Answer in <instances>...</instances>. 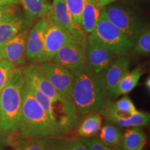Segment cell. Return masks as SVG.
Listing matches in <instances>:
<instances>
[{"instance_id": "6da1fadb", "label": "cell", "mask_w": 150, "mask_h": 150, "mask_svg": "<svg viewBox=\"0 0 150 150\" xmlns=\"http://www.w3.org/2000/svg\"><path fill=\"white\" fill-rule=\"evenodd\" d=\"M65 133L61 125L52 120L35 100L25 80L21 112L14 134L24 138H40L62 136Z\"/></svg>"}, {"instance_id": "7a4b0ae2", "label": "cell", "mask_w": 150, "mask_h": 150, "mask_svg": "<svg viewBox=\"0 0 150 150\" xmlns=\"http://www.w3.org/2000/svg\"><path fill=\"white\" fill-rule=\"evenodd\" d=\"M73 74L71 100L81 116L100 111L108 101L104 75L92 72L86 66Z\"/></svg>"}, {"instance_id": "3957f363", "label": "cell", "mask_w": 150, "mask_h": 150, "mask_svg": "<svg viewBox=\"0 0 150 150\" xmlns=\"http://www.w3.org/2000/svg\"><path fill=\"white\" fill-rule=\"evenodd\" d=\"M24 82L22 67H17L0 93V133L4 136H12L16 129L21 112Z\"/></svg>"}, {"instance_id": "277c9868", "label": "cell", "mask_w": 150, "mask_h": 150, "mask_svg": "<svg viewBox=\"0 0 150 150\" xmlns=\"http://www.w3.org/2000/svg\"><path fill=\"white\" fill-rule=\"evenodd\" d=\"M91 35L116 56H127L134 46V42L108 20L104 9L100 12L96 27Z\"/></svg>"}, {"instance_id": "5b68a950", "label": "cell", "mask_w": 150, "mask_h": 150, "mask_svg": "<svg viewBox=\"0 0 150 150\" xmlns=\"http://www.w3.org/2000/svg\"><path fill=\"white\" fill-rule=\"evenodd\" d=\"M35 65L61 97L65 107L75 110L71 100L74 79L72 73L65 67L52 61L42 62Z\"/></svg>"}, {"instance_id": "8992f818", "label": "cell", "mask_w": 150, "mask_h": 150, "mask_svg": "<svg viewBox=\"0 0 150 150\" xmlns=\"http://www.w3.org/2000/svg\"><path fill=\"white\" fill-rule=\"evenodd\" d=\"M87 35L69 38L66 42L55 54L52 62L65 67L74 73L85 66Z\"/></svg>"}, {"instance_id": "52a82bcc", "label": "cell", "mask_w": 150, "mask_h": 150, "mask_svg": "<svg viewBox=\"0 0 150 150\" xmlns=\"http://www.w3.org/2000/svg\"><path fill=\"white\" fill-rule=\"evenodd\" d=\"M104 10L108 20L134 43L145 29L144 22L132 11L117 6Z\"/></svg>"}, {"instance_id": "ba28073f", "label": "cell", "mask_w": 150, "mask_h": 150, "mask_svg": "<svg viewBox=\"0 0 150 150\" xmlns=\"http://www.w3.org/2000/svg\"><path fill=\"white\" fill-rule=\"evenodd\" d=\"M117 57L99 44L91 34L87 35L85 66L90 71L96 74L104 75Z\"/></svg>"}, {"instance_id": "9c48e42d", "label": "cell", "mask_w": 150, "mask_h": 150, "mask_svg": "<svg viewBox=\"0 0 150 150\" xmlns=\"http://www.w3.org/2000/svg\"><path fill=\"white\" fill-rule=\"evenodd\" d=\"M47 28V19L45 15L29 29L26 46V58L33 64L42 61Z\"/></svg>"}, {"instance_id": "30bf717a", "label": "cell", "mask_w": 150, "mask_h": 150, "mask_svg": "<svg viewBox=\"0 0 150 150\" xmlns=\"http://www.w3.org/2000/svg\"><path fill=\"white\" fill-rule=\"evenodd\" d=\"M46 16L47 19V28L45 38L44 50L41 63L51 61L57 52L72 35L54 23L47 13Z\"/></svg>"}, {"instance_id": "8fae6325", "label": "cell", "mask_w": 150, "mask_h": 150, "mask_svg": "<svg viewBox=\"0 0 150 150\" xmlns=\"http://www.w3.org/2000/svg\"><path fill=\"white\" fill-rule=\"evenodd\" d=\"M99 112L108 121L121 127H140L147 126L149 124V112L137 110L136 112L129 116L120 115L114 109L112 101L108 99Z\"/></svg>"}, {"instance_id": "7c38bea8", "label": "cell", "mask_w": 150, "mask_h": 150, "mask_svg": "<svg viewBox=\"0 0 150 150\" xmlns=\"http://www.w3.org/2000/svg\"><path fill=\"white\" fill-rule=\"evenodd\" d=\"M29 28L22 31L0 49V60H7L16 65L25 63L26 46Z\"/></svg>"}, {"instance_id": "4fadbf2b", "label": "cell", "mask_w": 150, "mask_h": 150, "mask_svg": "<svg viewBox=\"0 0 150 150\" xmlns=\"http://www.w3.org/2000/svg\"><path fill=\"white\" fill-rule=\"evenodd\" d=\"M47 13L54 23L73 36L84 37L87 35L81 28L73 23L65 0H54Z\"/></svg>"}, {"instance_id": "5bb4252c", "label": "cell", "mask_w": 150, "mask_h": 150, "mask_svg": "<svg viewBox=\"0 0 150 150\" xmlns=\"http://www.w3.org/2000/svg\"><path fill=\"white\" fill-rule=\"evenodd\" d=\"M11 136L15 150H58L67 139L62 136L40 138H24L17 135Z\"/></svg>"}, {"instance_id": "9a60e30c", "label": "cell", "mask_w": 150, "mask_h": 150, "mask_svg": "<svg viewBox=\"0 0 150 150\" xmlns=\"http://www.w3.org/2000/svg\"><path fill=\"white\" fill-rule=\"evenodd\" d=\"M130 59L127 56H118L112 63L104 74L108 99L113 101V93L117 83L129 72Z\"/></svg>"}, {"instance_id": "2e32d148", "label": "cell", "mask_w": 150, "mask_h": 150, "mask_svg": "<svg viewBox=\"0 0 150 150\" xmlns=\"http://www.w3.org/2000/svg\"><path fill=\"white\" fill-rule=\"evenodd\" d=\"M22 70H23L24 77L28 83L32 84L41 92H42L46 96L50 99L52 104H54L57 102H61L63 104L61 97L59 96V94L45 78V76L38 69L35 64L22 67Z\"/></svg>"}, {"instance_id": "e0dca14e", "label": "cell", "mask_w": 150, "mask_h": 150, "mask_svg": "<svg viewBox=\"0 0 150 150\" xmlns=\"http://www.w3.org/2000/svg\"><path fill=\"white\" fill-rule=\"evenodd\" d=\"M31 25L25 16L16 13L0 24V49Z\"/></svg>"}, {"instance_id": "ac0fdd59", "label": "cell", "mask_w": 150, "mask_h": 150, "mask_svg": "<svg viewBox=\"0 0 150 150\" xmlns=\"http://www.w3.org/2000/svg\"><path fill=\"white\" fill-rule=\"evenodd\" d=\"M100 12L97 0H86L82 11L80 27L86 35L91 34L95 30Z\"/></svg>"}, {"instance_id": "d6986e66", "label": "cell", "mask_w": 150, "mask_h": 150, "mask_svg": "<svg viewBox=\"0 0 150 150\" xmlns=\"http://www.w3.org/2000/svg\"><path fill=\"white\" fill-rule=\"evenodd\" d=\"M19 1L23 6L25 18L30 24L43 18L51 8L50 0H19Z\"/></svg>"}, {"instance_id": "ffe728a7", "label": "cell", "mask_w": 150, "mask_h": 150, "mask_svg": "<svg viewBox=\"0 0 150 150\" xmlns=\"http://www.w3.org/2000/svg\"><path fill=\"white\" fill-rule=\"evenodd\" d=\"M145 73V70L142 65H140L131 72L127 73L121 79L116 86L113 93V99L122 95L130 93L138 85L140 79Z\"/></svg>"}, {"instance_id": "44dd1931", "label": "cell", "mask_w": 150, "mask_h": 150, "mask_svg": "<svg viewBox=\"0 0 150 150\" xmlns=\"http://www.w3.org/2000/svg\"><path fill=\"white\" fill-rule=\"evenodd\" d=\"M124 150H142L146 143V136L140 127H131L124 133L121 138Z\"/></svg>"}, {"instance_id": "7402d4cb", "label": "cell", "mask_w": 150, "mask_h": 150, "mask_svg": "<svg viewBox=\"0 0 150 150\" xmlns=\"http://www.w3.org/2000/svg\"><path fill=\"white\" fill-rule=\"evenodd\" d=\"M102 125L101 115L97 112L88 113L77 129V134L82 138H91L98 134Z\"/></svg>"}, {"instance_id": "603a6c76", "label": "cell", "mask_w": 150, "mask_h": 150, "mask_svg": "<svg viewBox=\"0 0 150 150\" xmlns=\"http://www.w3.org/2000/svg\"><path fill=\"white\" fill-rule=\"evenodd\" d=\"M98 139L109 147H115L121 143L122 132L117 126L112 124H106L99 130Z\"/></svg>"}, {"instance_id": "cb8c5ba5", "label": "cell", "mask_w": 150, "mask_h": 150, "mask_svg": "<svg viewBox=\"0 0 150 150\" xmlns=\"http://www.w3.org/2000/svg\"><path fill=\"white\" fill-rule=\"evenodd\" d=\"M27 83L28 86H29V90L30 91H31V94H32L33 96L34 97L35 100H36L37 102H38V104L40 105L41 107L44 109L45 111L47 112V114L52 120L58 122L57 119H56V117L55 111H54L53 108L54 104H52L50 99L47 96H46L42 92H41L40 90L38 89L35 86L32 85V84H30L29 83H28V82Z\"/></svg>"}, {"instance_id": "d4e9b609", "label": "cell", "mask_w": 150, "mask_h": 150, "mask_svg": "<svg viewBox=\"0 0 150 150\" xmlns=\"http://www.w3.org/2000/svg\"><path fill=\"white\" fill-rule=\"evenodd\" d=\"M65 1L73 23L81 28V19L86 0H65Z\"/></svg>"}, {"instance_id": "484cf974", "label": "cell", "mask_w": 150, "mask_h": 150, "mask_svg": "<svg viewBox=\"0 0 150 150\" xmlns=\"http://www.w3.org/2000/svg\"><path fill=\"white\" fill-rule=\"evenodd\" d=\"M132 50L136 53L142 55L149 56L150 54V30L149 27L140 33L136 40Z\"/></svg>"}, {"instance_id": "4316f807", "label": "cell", "mask_w": 150, "mask_h": 150, "mask_svg": "<svg viewBox=\"0 0 150 150\" xmlns=\"http://www.w3.org/2000/svg\"><path fill=\"white\" fill-rule=\"evenodd\" d=\"M112 106L115 111L120 115L129 116L137 112L134 104L127 96H124L115 102H112Z\"/></svg>"}, {"instance_id": "83f0119b", "label": "cell", "mask_w": 150, "mask_h": 150, "mask_svg": "<svg viewBox=\"0 0 150 150\" xmlns=\"http://www.w3.org/2000/svg\"><path fill=\"white\" fill-rule=\"evenodd\" d=\"M17 67L15 63L7 60H0V93L8 82L13 72Z\"/></svg>"}, {"instance_id": "f1b7e54d", "label": "cell", "mask_w": 150, "mask_h": 150, "mask_svg": "<svg viewBox=\"0 0 150 150\" xmlns=\"http://www.w3.org/2000/svg\"><path fill=\"white\" fill-rule=\"evenodd\" d=\"M80 140L83 142L88 150H124L121 145L115 147L105 145L97 137L82 138H80Z\"/></svg>"}, {"instance_id": "f546056e", "label": "cell", "mask_w": 150, "mask_h": 150, "mask_svg": "<svg viewBox=\"0 0 150 150\" xmlns=\"http://www.w3.org/2000/svg\"><path fill=\"white\" fill-rule=\"evenodd\" d=\"M58 150H88L79 139H66Z\"/></svg>"}, {"instance_id": "4dcf8cb0", "label": "cell", "mask_w": 150, "mask_h": 150, "mask_svg": "<svg viewBox=\"0 0 150 150\" xmlns=\"http://www.w3.org/2000/svg\"><path fill=\"white\" fill-rule=\"evenodd\" d=\"M16 13L18 9L15 6H0V24Z\"/></svg>"}, {"instance_id": "1f68e13d", "label": "cell", "mask_w": 150, "mask_h": 150, "mask_svg": "<svg viewBox=\"0 0 150 150\" xmlns=\"http://www.w3.org/2000/svg\"><path fill=\"white\" fill-rule=\"evenodd\" d=\"M18 4L19 0H0V6H14Z\"/></svg>"}, {"instance_id": "d6a6232c", "label": "cell", "mask_w": 150, "mask_h": 150, "mask_svg": "<svg viewBox=\"0 0 150 150\" xmlns=\"http://www.w3.org/2000/svg\"><path fill=\"white\" fill-rule=\"evenodd\" d=\"M116 0H97V3H98L99 8H103L110 4L114 2Z\"/></svg>"}, {"instance_id": "836d02e7", "label": "cell", "mask_w": 150, "mask_h": 150, "mask_svg": "<svg viewBox=\"0 0 150 150\" xmlns=\"http://www.w3.org/2000/svg\"><path fill=\"white\" fill-rule=\"evenodd\" d=\"M145 85L146 86V88H147L148 91H149V89H150V79H149V77H148L147 79H146Z\"/></svg>"}, {"instance_id": "e575fe53", "label": "cell", "mask_w": 150, "mask_h": 150, "mask_svg": "<svg viewBox=\"0 0 150 150\" xmlns=\"http://www.w3.org/2000/svg\"></svg>"}]
</instances>
